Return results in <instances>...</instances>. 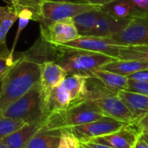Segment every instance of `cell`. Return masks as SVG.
<instances>
[{"label": "cell", "mask_w": 148, "mask_h": 148, "mask_svg": "<svg viewBox=\"0 0 148 148\" xmlns=\"http://www.w3.org/2000/svg\"><path fill=\"white\" fill-rule=\"evenodd\" d=\"M16 60L4 77L0 96V114L12 102L25 95L41 75V64L23 52L15 53Z\"/></svg>", "instance_id": "1"}, {"label": "cell", "mask_w": 148, "mask_h": 148, "mask_svg": "<svg viewBox=\"0 0 148 148\" xmlns=\"http://www.w3.org/2000/svg\"><path fill=\"white\" fill-rule=\"evenodd\" d=\"M56 48L57 56L56 62H57L68 75H80L92 77L95 71L117 60L114 57L101 53L69 48L62 45H58Z\"/></svg>", "instance_id": "2"}, {"label": "cell", "mask_w": 148, "mask_h": 148, "mask_svg": "<svg viewBox=\"0 0 148 148\" xmlns=\"http://www.w3.org/2000/svg\"><path fill=\"white\" fill-rule=\"evenodd\" d=\"M104 114L89 100L72 103L67 109L48 115L40 132H56L101 119Z\"/></svg>", "instance_id": "3"}, {"label": "cell", "mask_w": 148, "mask_h": 148, "mask_svg": "<svg viewBox=\"0 0 148 148\" xmlns=\"http://www.w3.org/2000/svg\"><path fill=\"white\" fill-rule=\"evenodd\" d=\"M85 100L91 101L104 116L127 124H133L134 122V116L119 97L118 94L106 88L95 77L88 78V94Z\"/></svg>", "instance_id": "4"}, {"label": "cell", "mask_w": 148, "mask_h": 148, "mask_svg": "<svg viewBox=\"0 0 148 148\" xmlns=\"http://www.w3.org/2000/svg\"><path fill=\"white\" fill-rule=\"evenodd\" d=\"M0 115L20 119L26 123L45 120L44 98L40 83H36L25 95L8 106Z\"/></svg>", "instance_id": "5"}, {"label": "cell", "mask_w": 148, "mask_h": 148, "mask_svg": "<svg viewBox=\"0 0 148 148\" xmlns=\"http://www.w3.org/2000/svg\"><path fill=\"white\" fill-rule=\"evenodd\" d=\"M101 6L88 3H73L40 0V21L39 23H49L52 22L74 18L75 16L91 10H101Z\"/></svg>", "instance_id": "6"}, {"label": "cell", "mask_w": 148, "mask_h": 148, "mask_svg": "<svg viewBox=\"0 0 148 148\" xmlns=\"http://www.w3.org/2000/svg\"><path fill=\"white\" fill-rule=\"evenodd\" d=\"M111 38L124 46L148 45V11L136 9L126 27Z\"/></svg>", "instance_id": "7"}, {"label": "cell", "mask_w": 148, "mask_h": 148, "mask_svg": "<svg viewBox=\"0 0 148 148\" xmlns=\"http://www.w3.org/2000/svg\"><path fill=\"white\" fill-rule=\"evenodd\" d=\"M127 123L104 116L97 121L75 126L69 129L79 140L80 143H83L112 134L123 127Z\"/></svg>", "instance_id": "8"}, {"label": "cell", "mask_w": 148, "mask_h": 148, "mask_svg": "<svg viewBox=\"0 0 148 148\" xmlns=\"http://www.w3.org/2000/svg\"><path fill=\"white\" fill-rule=\"evenodd\" d=\"M62 46L101 53L116 59H119L120 51L124 47V45L118 43L111 37L97 36H80Z\"/></svg>", "instance_id": "9"}, {"label": "cell", "mask_w": 148, "mask_h": 148, "mask_svg": "<svg viewBox=\"0 0 148 148\" xmlns=\"http://www.w3.org/2000/svg\"><path fill=\"white\" fill-rule=\"evenodd\" d=\"M40 36L56 46L63 45L80 36L73 18L40 23Z\"/></svg>", "instance_id": "10"}, {"label": "cell", "mask_w": 148, "mask_h": 148, "mask_svg": "<svg viewBox=\"0 0 148 148\" xmlns=\"http://www.w3.org/2000/svg\"><path fill=\"white\" fill-rule=\"evenodd\" d=\"M141 133L134 124H126L121 129L91 141L114 148H134Z\"/></svg>", "instance_id": "11"}, {"label": "cell", "mask_w": 148, "mask_h": 148, "mask_svg": "<svg viewBox=\"0 0 148 148\" xmlns=\"http://www.w3.org/2000/svg\"><path fill=\"white\" fill-rule=\"evenodd\" d=\"M68 75V73L56 62L48 61L41 64L39 83L44 98V107L50 93L56 87L60 86Z\"/></svg>", "instance_id": "12"}, {"label": "cell", "mask_w": 148, "mask_h": 148, "mask_svg": "<svg viewBox=\"0 0 148 148\" xmlns=\"http://www.w3.org/2000/svg\"><path fill=\"white\" fill-rule=\"evenodd\" d=\"M44 120L26 123L13 134L3 138L1 141L10 148H23V147L43 127Z\"/></svg>", "instance_id": "13"}, {"label": "cell", "mask_w": 148, "mask_h": 148, "mask_svg": "<svg viewBox=\"0 0 148 148\" xmlns=\"http://www.w3.org/2000/svg\"><path fill=\"white\" fill-rule=\"evenodd\" d=\"M129 17L124 19L115 18L100 10L95 28L91 36L111 37L126 27L129 21Z\"/></svg>", "instance_id": "14"}, {"label": "cell", "mask_w": 148, "mask_h": 148, "mask_svg": "<svg viewBox=\"0 0 148 148\" xmlns=\"http://www.w3.org/2000/svg\"><path fill=\"white\" fill-rule=\"evenodd\" d=\"M118 95L134 116V122L148 113V95L128 90H121Z\"/></svg>", "instance_id": "15"}, {"label": "cell", "mask_w": 148, "mask_h": 148, "mask_svg": "<svg viewBox=\"0 0 148 148\" xmlns=\"http://www.w3.org/2000/svg\"><path fill=\"white\" fill-rule=\"evenodd\" d=\"M72 104V100L68 90L61 84L50 93L45 101L44 112L46 117L51 114L67 109Z\"/></svg>", "instance_id": "16"}, {"label": "cell", "mask_w": 148, "mask_h": 148, "mask_svg": "<svg viewBox=\"0 0 148 148\" xmlns=\"http://www.w3.org/2000/svg\"><path fill=\"white\" fill-rule=\"evenodd\" d=\"M92 77L99 80L106 88L116 94L121 90H127V88L128 78L127 76L103 69L95 71Z\"/></svg>", "instance_id": "17"}, {"label": "cell", "mask_w": 148, "mask_h": 148, "mask_svg": "<svg viewBox=\"0 0 148 148\" xmlns=\"http://www.w3.org/2000/svg\"><path fill=\"white\" fill-rule=\"evenodd\" d=\"M88 78L80 75H69L62 85L70 95L72 103L82 101L88 94Z\"/></svg>", "instance_id": "18"}, {"label": "cell", "mask_w": 148, "mask_h": 148, "mask_svg": "<svg viewBox=\"0 0 148 148\" xmlns=\"http://www.w3.org/2000/svg\"><path fill=\"white\" fill-rule=\"evenodd\" d=\"M102 69L127 77L132 74L148 69V62L143 61H138V60L117 59L105 65Z\"/></svg>", "instance_id": "19"}, {"label": "cell", "mask_w": 148, "mask_h": 148, "mask_svg": "<svg viewBox=\"0 0 148 148\" xmlns=\"http://www.w3.org/2000/svg\"><path fill=\"white\" fill-rule=\"evenodd\" d=\"M18 19V12L10 5L0 6V52L7 49L6 37L14 24Z\"/></svg>", "instance_id": "20"}, {"label": "cell", "mask_w": 148, "mask_h": 148, "mask_svg": "<svg viewBox=\"0 0 148 148\" xmlns=\"http://www.w3.org/2000/svg\"><path fill=\"white\" fill-rule=\"evenodd\" d=\"M136 9L132 0H114L102 5L101 10L115 18L124 19L129 17Z\"/></svg>", "instance_id": "21"}, {"label": "cell", "mask_w": 148, "mask_h": 148, "mask_svg": "<svg viewBox=\"0 0 148 148\" xmlns=\"http://www.w3.org/2000/svg\"><path fill=\"white\" fill-rule=\"evenodd\" d=\"M61 131L39 132L23 148H57L60 142Z\"/></svg>", "instance_id": "22"}, {"label": "cell", "mask_w": 148, "mask_h": 148, "mask_svg": "<svg viewBox=\"0 0 148 148\" xmlns=\"http://www.w3.org/2000/svg\"><path fill=\"white\" fill-rule=\"evenodd\" d=\"M99 10H91L82 13L73 18L80 36H91L95 28Z\"/></svg>", "instance_id": "23"}, {"label": "cell", "mask_w": 148, "mask_h": 148, "mask_svg": "<svg viewBox=\"0 0 148 148\" xmlns=\"http://www.w3.org/2000/svg\"><path fill=\"white\" fill-rule=\"evenodd\" d=\"M120 60H138L148 62V45L124 46L119 54Z\"/></svg>", "instance_id": "24"}, {"label": "cell", "mask_w": 148, "mask_h": 148, "mask_svg": "<svg viewBox=\"0 0 148 148\" xmlns=\"http://www.w3.org/2000/svg\"><path fill=\"white\" fill-rule=\"evenodd\" d=\"M25 124L26 122L23 120L0 115V140L13 134Z\"/></svg>", "instance_id": "25"}, {"label": "cell", "mask_w": 148, "mask_h": 148, "mask_svg": "<svg viewBox=\"0 0 148 148\" xmlns=\"http://www.w3.org/2000/svg\"><path fill=\"white\" fill-rule=\"evenodd\" d=\"M16 55L12 54L7 48L0 52V75L6 74L15 64Z\"/></svg>", "instance_id": "26"}, {"label": "cell", "mask_w": 148, "mask_h": 148, "mask_svg": "<svg viewBox=\"0 0 148 148\" xmlns=\"http://www.w3.org/2000/svg\"><path fill=\"white\" fill-rule=\"evenodd\" d=\"M14 9L19 12L22 9H29L36 16L37 21H40V0H14Z\"/></svg>", "instance_id": "27"}, {"label": "cell", "mask_w": 148, "mask_h": 148, "mask_svg": "<svg viewBox=\"0 0 148 148\" xmlns=\"http://www.w3.org/2000/svg\"><path fill=\"white\" fill-rule=\"evenodd\" d=\"M57 148H80V141L69 129H63L61 130L60 142Z\"/></svg>", "instance_id": "28"}, {"label": "cell", "mask_w": 148, "mask_h": 148, "mask_svg": "<svg viewBox=\"0 0 148 148\" xmlns=\"http://www.w3.org/2000/svg\"><path fill=\"white\" fill-rule=\"evenodd\" d=\"M127 90L148 95V82H137V81L128 79Z\"/></svg>", "instance_id": "29"}, {"label": "cell", "mask_w": 148, "mask_h": 148, "mask_svg": "<svg viewBox=\"0 0 148 148\" xmlns=\"http://www.w3.org/2000/svg\"><path fill=\"white\" fill-rule=\"evenodd\" d=\"M133 124L137 127L141 134H148V113Z\"/></svg>", "instance_id": "30"}, {"label": "cell", "mask_w": 148, "mask_h": 148, "mask_svg": "<svg viewBox=\"0 0 148 148\" xmlns=\"http://www.w3.org/2000/svg\"><path fill=\"white\" fill-rule=\"evenodd\" d=\"M128 79L137 81V82H148V69H145L142 71H139L137 73L132 74L127 76Z\"/></svg>", "instance_id": "31"}, {"label": "cell", "mask_w": 148, "mask_h": 148, "mask_svg": "<svg viewBox=\"0 0 148 148\" xmlns=\"http://www.w3.org/2000/svg\"><path fill=\"white\" fill-rule=\"evenodd\" d=\"M81 147L83 148H114L103 144H100V143H96V142H93V141H88V142H83V143H80Z\"/></svg>", "instance_id": "32"}, {"label": "cell", "mask_w": 148, "mask_h": 148, "mask_svg": "<svg viewBox=\"0 0 148 148\" xmlns=\"http://www.w3.org/2000/svg\"><path fill=\"white\" fill-rule=\"evenodd\" d=\"M132 2L137 9L148 11V0H132Z\"/></svg>", "instance_id": "33"}, {"label": "cell", "mask_w": 148, "mask_h": 148, "mask_svg": "<svg viewBox=\"0 0 148 148\" xmlns=\"http://www.w3.org/2000/svg\"><path fill=\"white\" fill-rule=\"evenodd\" d=\"M113 1H114V0H83L84 3H88L91 4H96V5H100V6L105 5Z\"/></svg>", "instance_id": "34"}, {"label": "cell", "mask_w": 148, "mask_h": 148, "mask_svg": "<svg viewBox=\"0 0 148 148\" xmlns=\"http://www.w3.org/2000/svg\"><path fill=\"white\" fill-rule=\"evenodd\" d=\"M134 148H148V144L140 136V139L138 140V141H137Z\"/></svg>", "instance_id": "35"}, {"label": "cell", "mask_w": 148, "mask_h": 148, "mask_svg": "<svg viewBox=\"0 0 148 148\" xmlns=\"http://www.w3.org/2000/svg\"><path fill=\"white\" fill-rule=\"evenodd\" d=\"M9 72V71H8ZM7 72V73H8ZM7 73L6 74H4V75H0V96H1V93H2V88H3V80H4V77H5V75H7Z\"/></svg>", "instance_id": "36"}, {"label": "cell", "mask_w": 148, "mask_h": 148, "mask_svg": "<svg viewBox=\"0 0 148 148\" xmlns=\"http://www.w3.org/2000/svg\"><path fill=\"white\" fill-rule=\"evenodd\" d=\"M49 1H58V2H73V3H84L83 0H49Z\"/></svg>", "instance_id": "37"}, {"label": "cell", "mask_w": 148, "mask_h": 148, "mask_svg": "<svg viewBox=\"0 0 148 148\" xmlns=\"http://www.w3.org/2000/svg\"><path fill=\"white\" fill-rule=\"evenodd\" d=\"M3 2H5L7 3V5L12 6L13 7V3H14V0H3Z\"/></svg>", "instance_id": "38"}, {"label": "cell", "mask_w": 148, "mask_h": 148, "mask_svg": "<svg viewBox=\"0 0 148 148\" xmlns=\"http://www.w3.org/2000/svg\"><path fill=\"white\" fill-rule=\"evenodd\" d=\"M141 138L148 144V134H141Z\"/></svg>", "instance_id": "39"}, {"label": "cell", "mask_w": 148, "mask_h": 148, "mask_svg": "<svg viewBox=\"0 0 148 148\" xmlns=\"http://www.w3.org/2000/svg\"><path fill=\"white\" fill-rule=\"evenodd\" d=\"M0 148H10L9 147H7L5 144H3L1 140H0Z\"/></svg>", "instance_id": "40"}, {"label": "cell", "mask_w": 148, "mask_h": 148, "mask_svg": "<svg viewBox=\"0 0 148 148\" xmlns=\"http://www.w3.org/2000/svg\"><path fill=\"white\" fill-rule=\"evenodd\" d=\"M80 148H83V147H81V145H80Z\"/></svg>", "instance_id": "41"}]
</instances>
